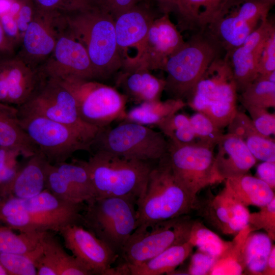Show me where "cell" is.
Instances as JSON below:
<instances>
[{"mask_svg": "<svg viewBox=\"0 0 275 275\" xmlns=\"http://www.w3.org/2000/svg\"><path fill=\"white\" fill-rule=\"evenodd\" d=\"M247 207L224 187L218 194L211 195L201 203L197 199L194 210L223 234L235 235L248 225L250 212Z\"/></svg>", "mask_w": 275, "mask_h": 275, "instance_id": "19", "label": "cell"}, {"mask_svg": "<svg viewBox=\"0 0 275 275\" xmlns=\"http://www.w3.org/2000/svg\"><path fill=\"white\" fill-rule=\"evenodd\" d=\"M41 67L46 76L57 79H96L86 48L71 35L67 24L58 37L52 54Z\"/></svg>", "mask_w": 275, "mask_h": 275, "instance_id": "17", "label": "cell"}, {"mask_svg": "<svg viewBox=\"0 0 275 275\" xmlns=\"http://www.w3.org/2000/svg\"><path fill=\"white\" fill-rule=\"evenodd\" d=\"M156 162L103 151H93L87 163L95 198L126 197L136 202L145 190L149 174Z\"/></svg>", "mask_w": 275, "mask_h": 275, "instance_id": "3", "label": "cell"}, {"mask_svg": "<svg viewBox=\"0 0 275 275\" xmlns=\"http://www.w3.org/2000/svg\"><path fill=\"white\" fill-rule=\"evenodd\" d=\"M35 11V5L33 2L30 4L21 3L20 9L15 17L19 34L22 38L31 21Z\"/></svg>", "mask_w": 275, "mask_h": 275, "instance_id": "52", "label": "cell"}, {"mask_svg": "<svg viewBox=\"0 0 275 275\" xmlns=\"http://www.w3.org/2000/svg\"><path fill=\"white\" fill-rule=\"evenodd\" d=\"M43 77L16 55L0 62V102L18 107L35 92Z\"/></svg>", "mask_w": 275, "mask_h": 275, "instance_id": "18", "label": "cell"}, {"mask_svg": "<svg viewBox=\"0 0 275 275\" xmlns=\"http://www.w3.org/2000/svg\"><path fill=\"white\" fill-rule=\"evenodd\" d=\"M189 120L197 142L215 148L223 135L221 129L206 115L196 112Z\"/></svg>", "mask_w": 275, "mask_h": 275, "instance_id": "42", "label": "cell"}, {"mask_svg": "<svg viewBox=\"0 0 275 275\" xmlns=\"http://www.w3.org/2000/svg\"><path fill=\"white\" fill-rule=\"evenodd\" d=\"M15 47L6 36L0 23V62L16 55Z\"/></svg>", "mask_w": 275, "mask_h": 275, "instance_id": "54", "label": "cell"}, {"mask_svg": "<svg viewBox=\"0 0 275 275\" xmlns=\"http://www.w3.org/2000/svg\"><path fill=\"white\" fill-rule=\"evenodd\" d=\"M42 251L36 265L42 271L53 275H91L92 273L78 259L69 255L51 231L41 239Z\"/></svg>", "mask_w": 275, "mask_h": 275, "instance_id": "26", "label": "cell"}, {"mask_svg": "<svg viewBox=\"0 0 275 275\" xmlns=\"http://www.w3.org/2000/svg\"><path fill=\"white\" fill-rule=\"evenodd\" d=\"M242 105L269 108L275 106V82L255 79L238 96Z\"/></svg>", "mask_w": 275, "mask_h": 275, "instance_id": "39", "label": "cell"}, {"mask_svg": "<svg viewBox=\"0 0 275 275\" xmlns=\"http://www.w3.org/2000/svg\"><path fill=\"white\" fill-rule=\"evenodd\" d=\"M274 31L273 22L267 18L240 46L225 53L232 68L238 93L242 92L258 75V64L261 51L266 40Z\"/></svg>", "mask_w": 275, "mask_h": 275, "instance_id": "20", "label": "cell"}, {"mask_svg": "<svg viewBox=\"0 0 275 275\" xmlns=\"http://www.w3.org/2000/svg\"><path fill=\"white\" fill-rule=\"evenodd\" d=\"M190 124L189 117L183 114L175 113L161 122L157 126L168 139Z\"/></svg>", "mask_w": 275, "mask_h": 275, "instance_id": "49", "label": "cell"}, {"mask_svg": "<svg viewBox=\"0 0 275 275\" xmlns=\"http://www.w3.org/2000/svg\"><path fill=\"white\" fill-rule=\"evenodd\" d=\"M17 108L19 113L39 115L70 127L91 146L99 129L81 119L74 96L62 81L45 74L31 98Z\"/></svg>", "mask_w": 275, "mask_h": 275, "instance_id": "9", "label": "cell"}, {"mask_svg": "<svg viewBox=\"0 0 275 275\" xmlns=\"http://www.w3.org/2000/svg\"><path fill=\"white\" fill-rule=\"evenodd\" d=\"M169 142L160 132L138 123L123 121L114 127L99 129L91 151L100 150L117 155L155 162L168 151Z\"/></svg>", "mask_w": 275, "mask_h": 275, "instance_id": "8", "label": "cell"}, {"mask_svg": "<svg viewBox=\"0 0 275 275\" xmlns=\"http://www.w3.org/2000/svg\"><path fill=\"white\" fill-rule=\"evenodd\" d=\"M248 225L253 232L263 229L272 241L275 240V197L258 212L250 213Z\"/></svg>", "mask_w": 275, "mask_h": 275, "instance_id": "44", "label": "cell"}, {"mask_svg": "<svg viewBox=\"0 0 275 275\" xmlns=\"http://www.w3.org/2000/svg\"><path fill=\"white\" fill-rule=\"evenodd\" d=\"M181 99L169 98L144 102L126 111L123 121L147 125L157 126L168 117L178 112L186 105Z\"/></svg>", "mask_w": 275, "mask_h": 275, "instance_id": "32", "label": "cell"}, {"mask_svg": "<svg viewBox=\"0 0 275 275\" xmlns=\"http://www.w3.org/2000/svg\"><path fill=\"white\" fill-rule=\"evenodd\" d=\"M0 147L16 149L25 158L37 152L36 147L19 123L17 107L1 102Z\"/></svg>", "mask_w": 275, "mask_h": 275, "instance_id": "30", "label": "cell"}, {"mask_svg": "<svg viewBox=\"0 0 275 275\" xmlns=\"http://www.w3.org/2000/svg\"><path fill=\"white\" fill-rule=\"evenodd\" d=\"M156 2L162 13L173 11L177 0H153Z\"/></svg>", "mask_w": 275, "mask_h": 275, "instance_id": "56", "label": "cell"}, {"mask_svg": "<svg viewBox=\"0 0 275 275\" xmlns=\"http://www.w3.org/2000/svg\"><path fill=\"white\" fill-rule=\"evenodd\" d=\"M228 133L240 138L256 159L275 162V142L259 132L245 114L237 111L227 125Z\"/></svg>", "mask_w": 275, "mask_h": 275, "instance_id": "28", "label": "cell"}, {"mask_svg": "<svg viewBox=\"0 0 275 275\" xmlns=\"http://www.w3.org/2000/svg\"><path fill=\"white\" fill-rule=\"evenodd\" d=\"M250 114L251 119L257 131L262 134L270 136L275 133V115L267 108L251 105H243Z\"/></svg>", "mask_w": 275, "mask_h": 275, "instance_id": "45", "label": "cell"}, {"mask_svg": "<svg viewBox=\"0 0 275 275\" xmlns=\"http://www.w3.org/2000/svg\"><path fill=\"white\" fill-rule=\"evenodd\" d=\"M71 35L86 48L96 78L106 79L121 70L115 20L97 11L79 7L63 13Z\"/></svg>", "mask_w": 275, "mask_h": 275, "instance_id": "1", "label": "cell"}, {"mask_svg": "<svg viewBox=\"0 0 275 275\" xmlns=\"http://www.w3.org/2000/svg\"><path fill=\"white\" fill-rule=\"evenodd\" d=\"M0 275H8L7 272L0 263Z\"/></svg>", "mask_w": 275, "mask_h": 275, "instance_id": "58", "label": "cell"}, {"mask_svg": "<svg viewBox=\"0 0 275 275\" xmlns=\"http://www.w3.org/2000/svg\"><path fill=\"white\" fill-rule=\"evenodd\" d=\"M36 9L46 12L63 13L69 9L75 0H32Z\"/></svg>", "mask_w": 275, "mask_h": 275, "instance_id": "51", "label": "cell"}, {"mask_svg": "<svg viewBox=\"0 0 275 275\" xmlns=\"http://www.w3.org/2000/svg\"><path fill=\"white\" fill-rule=\"evenodd\" d=\"M13 230L0 224V253H29L38 246L45 232H20L17 234Z\"/></svg>", "mask_w": 275, "mask_h": 275, "instance_id": "36", "label": "cell"}, {"mask_svg": "<svg viewBox=\"0 0 275 275\" xmlns=\"http://www.w3.org/2000/svg\"><path fill=\"white\" fill-rule=\"evenodd\" d=\"M197 199L176 179L167 153L154 164L145 190L136 202V228L189 214L195 209Z\"/></svg>", "mask_w": 275, "mask_h": 275, "instance_id": "2", "label": "cell"}, {"mask_svg": "<svg viewBox=\"0 0 275 275\" xmlns=\"http://www.w3.org/2000/svg\"><path fill=\"white\" fill-rule=\"evenodd\" d=\"M184 43L181 32L171 21L169 13H163L153 21L136 54L123 62L121 69L142 68L164 71L169 58Z\"/></svg>", "mask_w": 275, "mask_h": 275, "instance_id": "13", "label": "cell"}, {"mask_svg": "<svg viewBox=\"0 0 275 275\" xmlns=\"http://www.w3.org/2000/svg\"><path fill=\"white\" fill-rule=\"evenodd\" d=\"M18 116L21 127L36 147L37 152L51 164L65 162L78 151L91 152V144L63 124L18 111Z\"/></svg>", "mask_w": 275, "mask_h": 275, "instance_id": "11", "label": "cell"}, {"mask_svg": "<svg viewBox=\"0 0 275 275\" xmlns=\"http://www.w3.org/2000/svg\"><path fill=\"white\" fill-rule=\"evenodd\" d=\"M194 219L184 215L145 228H136L123 247L113 267V275H121L126 267L136 265L169 248L188 241Z\"/></svg>", "mask_w": 275, "mask_h": 275, "instance_id": "7", "label": "cell"}, {"mask_svg": "<svg viewBox=\"0 0 275 275\" xmlns=\"http://www.w3.org/2000/svg\"><path fill=\"white\" fill-rule=\"evenodd\" d=\"M257 177L275 189V162L263 161L257 168Z\"/></svg>", "mask_w": 275, "mask_h": 275, "instance_id": "53", "label": "cell"}, {"mask_svg": "<svg viewBox=\"0 0 275 275\" xmlns=\"http://www.w3.org/2000/svg\"><path fill=\"white\" fill-rule=\"evenodd\" d=\"M18 201L20 211L26 210L44 215L61 228L69 224H80L81 213L85 206V203H74L62 200L45 188L32 198H18Z\"/></svg>", "mask_w": 275, "mask_h": 275, "instance_id": "25", "label": "cell"}, {"mask_svg": "<svg viewBox=\"0 0 275 275\" xmlns=\"http://www.w3.org/2000/svg\"><path fill=\"white\" fill-rule=\"evenodd\" d=\"M225 187L236 200L246 207H260L275 197L274 191L266 183L247 174L226 179Z\"/></svg>", "mask_w": 275, "mask_h": 275, "instance_id": "31", "label": "cell"}, {"mask_svg": "<svg viewBox=\"0 0 275 275\" xmlns=\"http://www.w3.org/2000/svg\"><path fill=\"white\" fill-rule=\"evenodd\" d=\"M194 248L188 241L172 246L142 263L126 267L121 275H161L172 273L191 255Z\"/></svg>", "mask_w": 275, "mask_h": 275, "instance_id": "29", "label": "cell"}, {"mask_svg": "<svg viewBox=\"0 0 275 275\" xmlns=\"http://www.w3.org/2000/svg\"><path fill=\"white\" fill-rule=\"evenodd\" d=\"M12 229L20 232L51 231L59 232L60 227L46 217L34 212L23 210L0 221Z\"/></svg>", "mask_w": 275, "mask_h": 275, "instance_id": "37", "label": "cell"}, {"mask_svg": "<svg viewBox=\"0 0 275 275\" xmlns=\"http://www.w3.org/2000/svg\"><path fill=\"white\" fill-rule=\"evenodd\" d=\"M20 156V152L16 149L0 147V186L11 179L18 170Z\"/></svg>", "mask_w": 275, "mask_h": 275, "instance_id": "46", "label": "cell"}, {"mask_svg": "<svg viewBox=\"0 0 275 275\" xmlns=\"http://www.w3.org/2000/svg\"><path fill=\"white\" fill-rule=\"evenodd\" d=\"M223 51L208 31L194 33L166 65L164 91L170 98L186 99L210 64Z\"/></svg>", "mask_w": 275, "mask_h": 275, "instance_id": "4", "label": "cell"}, {"mask_svg": "<svg viewBox=\"0 0 275 275\" xmlns=\"http://www.w3.org/2000/svg\"><path fill=\"white\" fill-rule=\"evenodd\" d=\"M85 204L80 224L119 255L138 226L136 201L109 197Z\"/></svg>", "mask_w": 275, "mask_h": 275, "instance_id": "6", "label": "cell"}, {"mask_svg": "<svg viewBox=\"0 0 275 275\" xmlns=\"http://www.w3.org/2000/svg\"><path fill=\"white\" fill-rule=\"evenodd\" d=\"M216 146L214 170L216 182L245 175L256 164V159L244 142L234 134H223Z\"/></svg>", "mask_w": 275, "mask_h": 275, "instance_id": "23", "label": "cell"}, {"mask_svg": "<svg viewBox=\"0 0 275 275\" xmlns=\"http://www.w3.org/2000/svg\"><path fill=\"white\" fill-rule=\"evenodd\" d=\"M252 232L248 225L235 234L229 245L216 258L209 274H242L245 269L244 258L245 241Z\"/></svg>", "mask_w": 275, "mask_h": 275, "instance_id": "33", "label": "cell"}, {"mask_svg": "<svg viewBox=\"0 0 275 275\" xmlns=\"http://www.w3.org/2000/svg\"><path fill=\"white\" fill-rule=\"evenodd\" d=\"M145 0H75L71 8L79 7L101 12L115 20L138 3Z\"/></svg>", "mask_w": 275, "mask_h": 275, "instance_id": "43", "label": "cell"}, {"mask_svg": "<svg viewBox=\"0 0 275 275\" xmlns=\"http://www.w3.org/2000/svg\"><path fill=\"white\" fill-rule=\"evenodd\" d=\"M275 71V31L266 40L260 55L258 64V74Z\"/></svg>", "mask_w": 275, "mask_h": 275, "instance_id": "47", "label": "cell"}, {"mask_svg": "<svg viewBox=\"0 0 275 275\" xmlns=\"http://www.w3.org/2000/svg\"><path fill=\"white\" fill-rule=\"evenodd\" d=\"M146 69L137 68L122 70L116 79V84L121 88L128 98L140 104L159 100L164 90L165 79L159 78Z\"/></svg>", "mask_w": 275, "mask_h": 275, "instance_id": "27", "label": "cell"}, {"mask_svg": "<svg viewBox=\"0 0 275 275\" xmlns=\"http://www.w3.org/2000/svg\"><path fill=\"white\" fill-rule=\"evenodd\" d=\"M168 155L178 182L193 197L206 186L216 183L214 147L200 142L176 144L168 140Z\"/></svg>", "mask_w": 275, "mask_h": 275, "instance_id": "12", "label": "cell"}, {"mask_svg": "<svg viewBox=\"0 0 275 275\" xmlns=\"http://www.w3.org/2000/svg\"><path fill=\"white\" fill-rule=\"evenodd\" d=\"M65 246L92 274L112 275V265L119 255L79 224L62 227L58 232Z\"/></svg>", "mask_w": 275, "mask_h": 275, "instance_id": "16", "label": "cell"}, {"mask_svg": "<svg viewBox=\"0 0 275 275\" xmlns=\"http://www.w3.org/2000/svg\"><path fill=\"white\" fill-rule=\"evenodd\" d=\"M238 92L226 54L216 58L186 99V104L209 117L221 129L237 112Z\"/></svg>", "mask_w": 275, "mask_h": 275, "instance_id": "5", "label": "cell"}, {"mask_svg": "<svg viewBox=\"0 0 275 275\" xmlns=\"http://www.w3.org/2000/svg\"><path fill=\"white\" fill-rule=\"evenodd\" d=\"M272 245L267 234L250 233L244 246L245 271L251 274H262Z\"/></svg>", "mask_w": 275, "mask_h": 275, "instance_id": "34", "label": "cell"}, {"mask_svg": "<svg viewBox=\"0 0 275 275\" xmlns=\"http://www.w3.org/2000/svg\"><path fill=\"white\" fill-rule=\"evenodd\" d=\"M45 189L55 196L74 203H85L75 189L61 174L54 164L48 163L45 170Z\"/></svg>", "mask_w": 275, "mask_h": 275, "instance_id": "40", "label": "cell"}, {"mask_svg": "<svg viewBox=\"0 0 275 275\" xmlns=\"http://www.w3.org/2000/svg\"><path fill=\"white\" fill-rule=\"evenodd\" d=\"M241 0H177L174 9L180 32L207 31Z\"/></svg>", "mask_w": 275, "mask_h": 275, "instance_id": "21", "label": "cell"}, {"mask_svg": "<svg viewBox=\"0 0 275 275\" xmlns=\"http://www.w3.org/2000/svg\"><path fill=\"white\" fill-rule=\"evenodd\" d=\"M150 5V0L141 1L115 20L118 49L123 62L128 57L127 50L136 51L144 41L153 21L160 16Z\"/></svg>", "mask_w": 275, "mask_h": 275, "instance_id": "22", "label": "cell"}, {"mask_svg": "<svg viewBox=\"0 0 275 275\" xmlns=\"http://www.w3.org/2000/svg\"><path fill=\"white\" fill-rule=\"evenodd\" d=\"M82 198L85 203L95 198L96 195L87 161L73 160L54 164Z\"/></svg>", "mask_w": 275, "mask_h": 275, "instance_id": "35", "label": "cell"}, {"mask_svg": "<svg viewBox=\"0 0 275 275\" xmlns=\"http://www.w3.org/2000/svg\"><path fill=\"white\" fill-rule=\"evenodd\" d=\"M13 2L12 0H0V16L9 12Z\"/></svg>", "mask_w": 275, "mask_h": 275, "instance_id": "57", "label": "cell"}, {"mask_svg": "<svg viewBox=\"0 0 275 275\" xmlns=\"http://www.w3.org/2000/svg\"><path fill=\"white\" fill-rule=\"evenodd\" d=\"M66 25L62 13L35 11L16 55L29 66L36 69L52 54L59 36Z\"/></svg>", "mask_w": 275, "mask_h": 275, "instance_id": "15", "label": "cell"}, {"mask_svg": "<svg viewBox=\"0 0 275 275\" xmlns=\"http://www.w3.org/2000/svg\"><path fill=\"white\" fill-rule=\"evenodd\" d=\"M275 0H241L207 31L228 53L240 46L265 19Z\"/></svg>", "mask_w": 275, "mask_h": 275, "instance_id": "14", "label": "cell"}, {"mask_svg": "<svg viewBox=\"0 0 275 275\" xmlns=\"http://www.w3.org/2000/svg\"><path fill=\"white\" fill-rule=\"evenodd\" d=\"M26 161L8 181L0 186V198H32L45 188V170L48 162L40 153L26 158Z\"/></svg>", "mask_w": 275, "mask_h": 275, "instance_id": "24", "label": "cell"}, {"mask_svg": "<svg viewBox=\"0 0 275 275\" xmlns=\"http://www.w3.org/2000/svg\"><path fill=\"white\" fill-rule=\"evenodd\" d=\"M41 249L40 242L38 246L29 253H0V263L8 275H37L35 261Z\"/></svg>", "mask_w": 275, "mask_h": 275, "instance_id": "41", "label": "cell"}, {"mask_svg": "<svg viewBox=\"0 0 275 275\" xmlns=\"http://www.w3.org/2000/svg\"><path fill=\"white\" fill-rule=\"evenodd\" d=\"M216 259V257L198 250L191 257L187 274H209Z\"/></svg>", "mask_w": 275, "mask_h": 275, "instance_id": "48", "label": "cell"}, {"mask_svg": "<svg viewBox=\"0 0 275 275\" xmlns=\"http://www.w3.org/2000/svg\"><path fill=\"white\" fill-rule=\"evenodd\" d=\"M0 23L6 36L15 47L20 44L21 39L15 17L9 13L3 14L0 16Z\"/></svg>", "mask_w": 275, "mask_h": 275, "instance_id": "50", "label": "cell"}, {"mask_svg": "<svg viewBox=\"0 0 275 275\" xmlns=\"http://www.w3.org/2000/svg\"><path fill=\"white\" fill-rule=\"evenodd\" d=\"M198 250L216 258L229 245L231 241L222 239L200 220L194 219L188 240Z\"/></svg>", "mask_w": 275, "mask_h": 275, "instance_id": "38", "label": "cell"}, {"mask_svg": "<svg viewBox=\"0 0 275 275\" xmlns=\"http://www.w3.org/2000/svg\"><path fill=\"white\" fill-rule=\"evenodd\" d=\"M263 275L275 274V246L272 245L265 266L263 271Z\"/></svg>", "mask_w": 275, "mask_h": 275, "instance_id": "55", "label": "cell"}, {"mask_svg": "<svg viewBox=\"0 0 275 275\" xmlns=\"http://www.w3.org/2000/svg\"><path fill=\"white\" fill-rule=\"evenodd\" d=\"M60 80L72 93L79 116L86 123L100 129L124 118L128 100L115 88L93 80Z\"/></svg>", "mask_w": 275, "mask_h": 275, "instance_id": "10", "label": "cell"}]
</instances>
